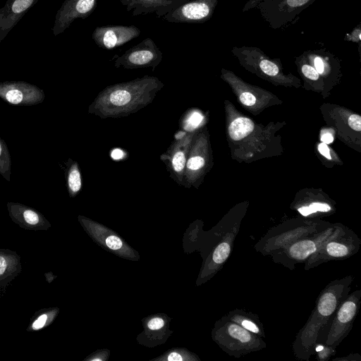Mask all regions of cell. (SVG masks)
<instances>
[{
  "label": "cell",
  "mask_w": 361,
  "mask_h": 361,
  "mask_svg": "<svg viewBox=\"0 0 361 361\" xmlns=\"http://www.w3.org/2000/svg\"><path fill=\"white\" fill-rule=\"evenodd\" d=\"M8 215L13 222L28 231H47L51 224L37 209L19 202H8L6 204Z\"/></svg>",
  "instance_id": "13"
},
{
  "label": "cell",
  "mask_w": 361,
  "mask_h": 361,
  "mask_svg": "<svg viewBox=\"0 0 361 361\" xmlns=\"http://www.w3.org/2000/svg\"><path fill=\"white\" fill-rule=\"evenodd\" d=\"M39 0H6L0 8V43Z\"/></svg>",
  "instance_id": "14"
},
{
  "label": "cell",
  "mask_w": 361,
  "mask_h": 361,
  "mask_svg": "<svg viewBox=\"0 0 361 361\" xmlns=\"http://www.w3.org/2000/svg\"><path fill=\"white\" fill-rule=\"evenodd\" d=\"M99 237L101 242L110 250L117 251L120 250L123 247V241L117 236L114 234H97L95 235Z\"/></svg>",
  "instance_id": "24"
},
{
  "label": "cell",
  "mask_w": 361,
  "mask_h": 361,
  "mask_svg": "<svg viewBox=\"0 0 361 361\" xmlns=\"http://www.w3.org/2000/svg\"><path fill=\"white\" fill-rule=\"evenodd\" d=\"M123 6H127L133 0H119Z\"/></svg>",
  "instance_id": "39"
},
{
  "label": "cell",
  "mask_w": 361,
  "mask_h": 361,
  "mask_svg": "<svg viewBox=\"0 0 361 361\" xmlns=\"http://www.w3.org/2000/svg\"><path fill=\"white\" fill-rule=\"evenodd\" d=\"M217 0L186 1L162 18L169 23H202L212 16Z\"/></svg>",
  "instance_id": "9"
},
{
  "label": "cell",
  "mask_w": 361,
  "mask_h": 361,
  "mask_svg": "<svg viewBox=\"0 0 361 361\" xmlns=\"http://www.w3.org/2000/svg\"><path fill=\"white\" fill-rule=\"evenodd\" d=\"M98 0H65L58 10L52 27L54 36L64 32L78 19H85L94 10Z\"/></svg>",
  "instance_id": "11"
},
{
  "label": "cell",
  "mask_w": 361,
  "mask_h": 361,
  "mask_svg": "<svg viewBox=\"0 0 361 361\" xmlns=\"http://www.w3.org/2000/svg\"><path fill=\"white\" fill-rule=\"evenodd\" d=\"M259 65L260 69L269 76H275L279 71L276 63L266 59H262Z\"/></svg>",
  "instance_id": "26"
},
{
  "label": "cell",
  "mask_w": 361,
  "mask_h": 361,
  "mask_svg": "<svg viewBox=\"0 0 361 361\" xmlns=\"http://www.w3.org/2000/svg\"><path fill=\"white\" fill-rule=\"evenodd\" d=\"M314 64L318 73H322L324 71V63L322 58L316 56L314 59Z\"/></svg>",
  "instance_id": "33"
},
{
  "label": "cell",
  "mask_w": 361,
  "mask_h": 361,
  "mask_svg": "<svg viewBox=\"0 0 361 361\" xmlns=\"http://www.w3.org/2000/svg\"><path fill=\"white\" fill-rule=\"evenodd\" d=\"M302 72L305 77L313 80L319 78V73L314 68L310 65L305 64L302 66Z\"/></svg>",
  "instance_id": "27"
},
{
  "label": "cell",
  "mask_w": 361,
  "mask_h": 361,
  "mask_svg": "<svg viewBox=\"0 0 361 361\" xmlns=\"http://www.w3.org/2000/svg\"><path fill=\"white\" fill-rule=\"evenodd\" d=\"M0 99L10 105L33 106L45 99L44 90L25 81L0 82Z\"/></svg>",
  "instance_id": "8"
},
{
  "label": "cell",
  "mask_w": 361,
  "mask_h": 361,
  "mask_svg": "<svg viewBox=\"0 0 361 361\" xmlns=\"http://www.w3.org/2000/svg\"><path fill=\"white\" fill-rule=\"evenodd\" d=\"M321 140L325 144H330L333 142L334 137L331 134L326 133L322 135Z\"/></svg>",
  "instance_id": "37"
},
{
  "label": "cell",
  "mask_w": 361,
  "mask_h": 361,
  "mask_svg": "<svg viewBox=\"0 0 361 361\" xmlns=\"http://www.w3.org/2000/svg\"><path fill=\"white\" fill-rule=\"evenodd\" d=\"M140 32L135 25L98 26L93 31L92 37L99 47L113 49L137 37Z\"/></svg>",
  "instance_id": "12"
},
{
  "label": "cell",
  "mask_w": 361,
  "mask_h": 361,
  "mask_svg": "<svg viewBox=\"0 0 361 361\" xmlns=\"http://www.w3.org/2000/svg\"><path fill=\"white\" fill-rule=\"evenodd\" d=\"M241 103L247 106H252L256 102L255 97L250 92H243L240 96Z\"/></svg>",
  "instance_id": "32"
},
{
  "label": "cell",
  "mask_w": 361,
  "mask_h": 361,
  "mask_svg": "<svg viewBox=\"0 0 361 361\" xmlns=\"http://www.w3.org/2000/svg\"><path fill=\"white\" fill-rule=\"evenodd\" d=\"M164 325V321L161 317H154L151 319L148 324L147 327L150 330H158L162 328Z\"/></svg>",
  "instance_id": "31"
},
{
  "label": "cell",
  "mask_w": 361,
  "mask_h": 361,
  "mask_svg": "<svg viewBox=\"0 0 361 361\" xmlns=\"http://www.w3.org/2000/svg\"><path fill=\"white\" fill-rule=\"evenodd\" d=\"M166 360L169 361H181L185 360V358L180 353L172 352L168 355Z\"/></svg>",
  "instance_id": "35"
},
{
  "label": "cell",
  "mask_w": 361,
  "mask_h": 361,
  "mask_svg": "<svg viewBox=\"0 0 361 361\" xmlns=\"http://www.w3.org/2000/svg\"><path fill=\"white\" fill-rule=\"evenodd\" d=\"M193 133L194 131L191 130L176 138L166 152L161 155V159L166 164L171 178L180 185H183L186 159Z\"/></svg>",
  "instance_id": "10"
},
{
  "label": "cell",
  "mask_w": 361,
  "mask_h": 361,
  "mask_svg": "<svg viewBox=\"0 0 361 361\" xmlns=\"http://www.w3.org/2000/svg\"><path fill=\"white\" fill-rule=\"evenodd\" d=\"M319 152L326 158L331 159L330 151L326 144L322 142L318 145Z\"/></svg>",
  "instance_id": "34"
},
{
  "label": "cell",
  "mask_w": 361,
  "mask_h": 361,
  "mask_svg": "<svg viewBox=\"0 0 361 361\" xmlns=\"http://www.w3.org/2000/svg\"><path fill=\"white\" fill-rule=\"evenodd\" d=\"M162 52L151 38H146L139 44L126 50L118 56L114 65L116 68L154 69L162 60Z\"/></svg>",
  "instance_id": "7"
},
{
  "label": "cell",
  "mask_w": 361,
  "mask_h": 361,
  "mask_svg": "<svg viewBox=\"0 0 361 361\" xmlns=\"http://www.w3.org/2000/svg\"><path fill=\"white\" fill-rule=\"evenodd\" d=\"M215 339L224 350L235 357L266 347L262 337L228 319L216 330Z\"/></svg>",
  "instance_id": "4"
},
{
  "label": "cell",
  "mask_w": 361,
  "mask_h": 361,
  "mask_svg": "<svg viewBox=\"0 0 361 361\" xmlns=\"http://www.w3.org/2000/svg\"><path fill=\"white\" fill-rule=\"evenodd\" d=\"M311 0H284L283 6L288 8L297 9L300 7L304 6L310 2Z\"/></svg>",
  "instance_id": "28"
},
{
  "label": "cell",
  "mask_w": 361,
  "mask_h": 361,
  "mask_svg": "<svg viewBox=\"0 0 361 361\" xmlns=\"http://www.w3.org/2000/svg\"><path fill=\"white\" fill-rule=\"evenodd\" d=\"M360 243L352 231L341 228L306 260L305 269L329 260L346 259L357 252Z\"/></svg>",
  "instance_id": "5"
},
{
  "label": "cell",
  "mask_w": 361,
  "mask_h": 361,
  "mask_svg": "<svg viewBox=\"0 0 361 361\" xmlns=\"http://www.w3.org/2000/svg\"><path fill=\"white\" fill-rule=\"evenodd\" d=\"M45 280L47 283H50L56 277L52 271H47L44 274Z\"/></svg>",
  "instance_id": "38"
},
{
  "label": "cell",
  "mask_w": 361,
  "mask_h": 361,
  "mask_svg": "<svg viewBox=\"0 0 361 361\" xmlns=\"http://www.w3.org/2000/svg\"><path fill=\"white\" fill-rule=\"evenodd\" d=\"M188 0H133L127 6V11H131L132 16L155 13L158 18L181 5Z\"/></svg>",
  "instance_id": "15"
},
{
  "label": "cell",
  "mask_w": 361,
  "mask_h": 361,
  "mask_svg": "<svg viewBox=\"0 0 361 361\" xmlns=\"http://www.w3.org/2000/svg\"><path fill=\"white\" fill-rule=\"evenodd\" d=\"M237 233V228H232L227 237L215 247L212 256V264H210V269H216L227 260L232 250V245Z\"/></svg>",
  "instance_id": "19"
},
{
  "label": "cell",
  "mask_w": 361,
  "mask_h": 361,
  "mask_svg": "<svg viewBox=\"0 0 361 361\" xmlns=\"http://www.w3.org/2000/svg\"><path fill=\"white\" fill-rule=\"evenodd\" d=\"M111 157L115 160H118L123 158V152L120 149H115L111 152Z\"/></svg>",
  "instance_id": "36"
},
{
  "label": "cell",
  "mask_w": 361,
  "mask_h": 361,
  "mask_svg": "<svg viewBox=\"0 0 361 361\" xmlns=\"http://www.w3.org/2000/svg\"><path fill=\"white\" fill-rule=\"evenodd\" d=\"M164 84L145 75L104 89L88 107V113L102 118L128 116L152 103Z\"/></svg>",
  "instance_id": "1"
},
{
  "label": "cell",
  "mask_w": 361,
  "mask_h": 361,
  "mask_svg": "<svg viewBox=\"0 0 361 361\" xmlns=\"http://www.w3.org/2000/svg\"><path fill=\"white\" fill-rule=\"evenodd\" d=\"M59 312V308L56 307H44L37 310L30 320L26 329L28 332L42 330L51 325Z\"/></svg>",
  "instance_id": "18"
},
{
  "label": "cell",
  "mask_w": 361,
  "mask_h": 361,
  "mask_svg": "<svg viewBox=\"0 0 361 361\" xmlns=\"http://www.w3.org/2000/svg\"><path fill=\"white\" fill-rule=\"evenodd\" d=\"M330 209L331 207L326 203L312 202L308 206L299 207L298 211L303 216H307L318 212H327Z\"/></svg>",
  "instance_id": "23"
},
{
  "label": "cell",
  "mask_w": 361,
  "mask_h": 361,
  "mask_svg": "<svg viewBox=\"0 0 361 361\" xmlns=\"http://www.w3.org/2000/svg\"><path fill=\"white\" fill-rule=\"evenodd\" d=\"M0 175L8 182L11 181V157L7 144L0 136Z\"/></svg>",
  "instance_id": "22"
},
{
  "label": "cell",
  "mask_w": 361,
  "mask_h": 361,
  "mask_svg": "<svg viewBox=\"0 0 361 361\" xmlns=\"http://www.w3.org/2000/svg\"><path fill=\"white\" fill-rule=\"evenodd\" d=\"M341 228H327L319 231L312 237L298 240L283 249L273 254V259L284 264L286 267L306 261L326 241L331 238Z\"/></svg>",
  "instance_id": "6"
},
{
  "label": "cell",
  "mask_w": 361,
  "mask_h": 361,
  "mask_svg": "<svg viewBox=\"0 0 361 361\" xmlns=\"http://www.w3.org/2000/svg\"><path fill=\"white\" fill-rule=\"evenodd\" d=\"M202 116L197 112H194L188 119V126H191V130H194L202 121Z\"/></svg>",
  "instance_id": "30"
},
{
  "label": "cell",
  "mask_w": 361,
  "mask_h": 361,
  "mask_svg": "<svg viewBox=\"0 0 361 361\" xmlns=\"http://www.w3.org/2000/svg\"><path fill=\"white\" fill-rule=\"evenodd\" d=\"M65 177L70 197H75L82 188V176L77 161L69 159L66 163Z\"/></svg>",
  "instance_id": "20"
},
{
  "label": "cell",
  "mask_w": 361,
  "mask_h": 361,
  "mask_svg": "<svg viewBox=\"0 0 361 361\" xmlns=\"http://www.w3.org/2000/svg\"><path fill=\"white\" fill-rule=\"evenodd\" d=\"M361 290L349 293L319 333L316 343L336 348L350 333L359 310Z\"/></svg>",
  "instance_id": "3"
},
{
  "label": "cell",
  "mask_w": 361,
  "mask_h": 361,
  "mask_svg": "<svg viewBox=\"0 0 361 361\" xmlns=\"http://www.w3.org/2000/svg\"><path fill=\"white\" fill-rule=\"evenodd\" d=\"M226 319L236 323L244 329L262 338L265 337L263 325L257 316L243 310H234L228 312Z\"/></svg>",
  "instance_id": "17"
},
{
  "label": "cell",
  "mask_w": 361,
  "mask_h": 361,
  "mask_svg": "<svg viewBox=\"0 0 361 361\" xmlns=\"http://www.w3.org/2000/svg\"><path fill=\"white\" fill-rule=\"evenodd\" d=\"M254 130L253 122L244 117L235 119L228 128V133L233 140H240L250 135Z\"/></svg>",
  "instance_id": "21"
},
{
  "label": "cell",
  "mask_w": 361,
  "mask_h": 361,
  "mask_svg": "<svg viewBox=\"0 0 361 361\" xmlns=\"http://www.w3.org/2000/svg\"><path fill=\"white\" fill-rule=\"evenodd\" d=\"M348 125L354 130H361V117L357 114L351 115L348 118Z\"/></svg>",
  "instance_id": "29"
},
{
  "label": "cell",
  "mask_w": 361,
  "mask_h": 361,
  "mask_svg": "<svg viewBox=\"0 0 361 361\" xmlns=\"http://www.w3.org/2000/svg\"><path fill=\"white\" fill-rule=\"evenodd\" d=\"M335 348L324 344L317 343L314 345V351L317 357L320 361H325L329 359L335 353Z\"/></svg>",
  "instance_id": "25"
},
{
  "label": "cell",
  "mask_w": 361,
  "mask_h": 361,
  "mask_svg": "<svg viewBox=\"0 0 361 361\" xmlns=\"http://www.w3.org/2000/svg\"><path fill=\"white\" fill-rule=\"evenodd\" d=\"M353 279V276H347L333 281L320 293L314 310L293 343V355L297 359L309 360L314 355L319 333L349 294Z\"/></svg>",
  "instance_id": "2"
},
{
  "label": "cell",
  "mask_w": 361,
  "mask_h": 361,
  "mask_svg": "<svg viewBox=\"0 0 361 361\" xmlns=\"http://www.w3.org/2000/svg\"><path fill=\"white\" fill-rule=\"evenodd\" d=\"M22 268L20 256L16 251L0 248V292L7 288Z\"/></svg>",
  "instance_id": "16"
}]
</instances>
